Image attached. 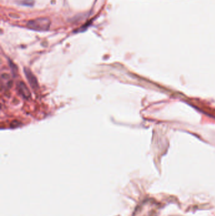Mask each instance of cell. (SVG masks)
I'll use <instances>...</instances> for the list:
<instances>
[{
	"instance_id": "6da1fadb",
	"label": "cell",
	"mask_w": 215,
	"mask_h": 216,
	"mask_svg": "<svg viewBox=\"0 0 215 216\" xmlns=\"http://www.w3.org/2000/svg\"><path fill=\"white\" fill-rule=\"evenodd\" d=\"M27 26L30 29L36 30H46L50 26V21L47 19L40 18L30 20L27 23Z\"/></svg>"
},
{
	"instance_id": "3957f363",
	"label": "cell",
	"mask_w": 215,
	"mask_h": 216,
	"mask_svg": "<svg viewBox=\"0 0 215 216\" xmlns=\"http://www.w3.org/2000/svg\"><path fill=\"white\" fill-rule=\"evenodd\" d=\"M18 86L19 92L21 94V95H22L25 99H29L31 96L30 91L29 89L27 88V87L24 84L23 82H20Z\"/></svg>"
},
{
	"instance_id": "7a4b0ae2",
	"label": "cell",
	"mask_w": 215,
	"mask_h": 216,
	"mask_svg": "<svg viewBox=\"0 0 215 216\" xmlns=\"http://www.w3.org/2000/svg\"><path fill=\"white\" fill-rule=\"evenodd\" d=\"M25 75H26L28 81L29 82L30 85L32 86V87L33 89L37 88L38 86L37 81L36 80V78L35 77V76L32 74V73L31 72L29 69H25Z\"/></svg>"
}]
</instances>
